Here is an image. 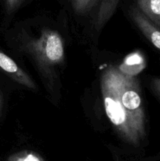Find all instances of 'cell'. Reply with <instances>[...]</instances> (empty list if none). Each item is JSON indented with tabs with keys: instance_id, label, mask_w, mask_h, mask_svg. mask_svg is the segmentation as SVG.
I'll return each mask as SVG.
<instances>
[{
	"instance_id": "cell-7",
	"label": "cell",
	"mask_w": 160,
	"mask_h": 161,
	"mask_svg": "<svg viewBox=\"0 0 160 161\" xmlns=\"http://www.w3.org/2000/svg\"><path fill=\"white\" fill-rule=\"evenodd\" d=\"M119 0H101L98 14L95 22L96 29L97 31L108 22L115 10Z\"/></svg>"
},
{
	"instance_id": "cell-5",
	"label": "cell",
	"mask_w": 160,
	"mask_h": 161,
	"mask_svg": "<svg viewBox=\"0 0 160 161\" xmlns=\"http://www.w3.org/2000/svg\"><path fill=\"white\" fill-rule=\"evenodd\" d=\"M136 6L151 22L160 28V0H136Z\"/></svg>"
},
{
	"instance_id": "cell-12",
	"label": "cell",
	"mask_w": 160,
	"mask_h": 161,
	"mask_svg": "<svg viewBox=\"0 0 160 161\" xmlns=\"http://www.w3.org/2000/svg\"><path fill=\"white\" fill-rule=\"evenodd\" d=\"M3 95H2V93L0 91V116H1L2 111H3Z\"/></svg>"
},
{
	"instance_id": "cell-11",
	"label": "cell",
	"mask_w": 160,
	"mask_h": 161,
	"mask_svg": "<svg viewBox=\"0 0 160 161\" xmlns=\"http://www.w3.org/2000/svg\"><path fill=\"white\" fill-rule=\"evenodd\" d=\"M150 86L154 94L160 101V76L153 77L150 81Z\"/></svg>"
},
{
	"instance_id": "cell-3",
	"label": "cell",
	"mask_w": 160,
	"mask_h": 161,
	"mask_svg": "<svg viewBox=\"0 0 160 161\" xmlns=\"http://www.w3.org/2000/svg\"><path fill=\"white\" fill-rule=\"evenodd\" d=\"M0 70L4 72L14 81L20 84L30 88L36 90L37 86L34 83L31 77L17 65V63L7 54L0 50Z\"/></svg>"
},
{
	"instance_id": "cell-2",
	"label": "cell",
	"mask_w": 160,
	"mask_h": 161,
	"mask_svg": "<svg viewBox=\"0 0 160 161\" xmlns=\"http://www.w3.org/2000/svg\"><path fill=\"white\" fill-rule=\"evenodd\" d=\"M23 44L24 50L31 55L45 78L53 75L54 68L64 62V42L61 35L54 30H42L38 37L25 39Z\"/></svg>"
},
{
	"instance_id": "cell-8",
	"label": "cell",
	"mask_w": 160,
	"mask_h": 161,
	"mask_svg": "<svg viewBox=\"0 0 160 161\" xmlns=\"http://www.w3.org/2000/svg\"><path fill=\"white\" fill-rule=\"evenodd\" d=\"M97 0H72L73 8L78 14H85L91 9Z\"/></svg>"
},
{
	"instance_id": "cell-6",
	"label": "cell",
	"mask_w": 160,
	"mask_h": 161,
	"mask_svg": "<svg viewBox=\"0 0 160 161\" xmlns=\"http://www.w3.org/2000/svg\"><path fill=\"white\" fill-rule=\"evenodd\" d=\"M145 67L144 56L139 52H134L125 58L123 63L119 67V70L128 75L135 76Z\"/></svg>"
},
{
	"instance_id": "cell-9",
	"label": "cell",
	"mask_w": 160,
	"mask_h": 161,
	"mask_svg": "<svg viewBox=\"0 0 160 161\" xmlns=\"http://www.w3.org/2000/svg\"><path fill=\"white\" fill-rule=\"evenodd\" d=\"M8 161H42L36 154L31 152H23L13 155Z\"/></svg>"
},
{
	"instance_id": "cell-1",
	"label": "cell",
	"mask_w": 160,
	"mask_h": 161,
	"mask_svg": "<svg viewBox=\"0 0 160 161\" xmlns=\"http://www.w3.org/2000/svg\"><path fill=\"white\" fill-rule=\"evenodd\" d=\"M105 112L119 136L138 147L146 138V116L137 79L110 66L101 75Z\"/></svg>"
},
{
	"instance_id": "cell-4",
	"label": "cell",
	"mask_w": 160,
	"mask_h": 161,
	"mask_svg": "<svg viewBox=\"0 0 160 161\" xmlns=\"http://www.w3.org/2000/svg\"><path fill=\"white\" fill-rule=\"evenodd\" d=\"M130 16L146 39L160 51V28L151 22L137 7L132 8Z\"/></svg>"
},
{
	"instance_id": "cell-10",
	"label": "cell",
	"mask_w": 160,
	"mask_h": 161,
	"mask_svg": "<svg viewBox=\"0 0 160 161\" xmlns=\"http://www.w3.org/2000/svg\"><path fill=\"white\" fill-rule=\"evenodd\" d=\"M3 1H4L6 12L8 14H12L20 7L24 0H3Z\"/></svg>"
}]
</instances>
